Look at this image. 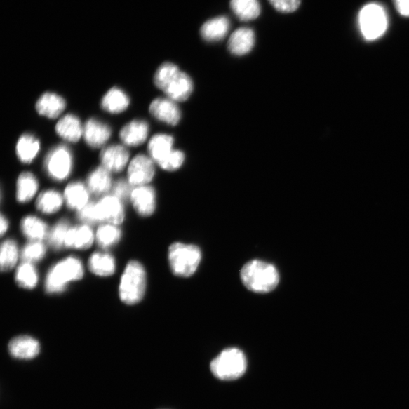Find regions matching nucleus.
Here are the masks:
<instances>
[{
	"label": "nucleus",
	"instance_id": "obj_1",
	"mask_svg": "<svg viewBox=\"0 0 409 409\" xmlns=\"http://www.w3.org/2000/svg\"><path fill=\"white\" fill-rule=\"evenodd\" d=\"M84 268L77 257L70 256L57 262L47 273L45 279V290L48 294L62 293L69 283L83 279Z\"/></svg>",
	"mask_w": 409,
	"mask_h": 409
},
{
	"label": "nucleus",
	"instance_id": "obj_2",
	"mask_svg": "<svg viewBox=\"0 0 409 409\" xmlns=\"http://www.w3.org/2000/svg\"><path fill=\"white\" fill-rule=\"evenodd\" d=\"M245 287L250 290L265 293L277 288L279 274L271 264L260 260H253L246 263L241 273Z\"/></svg>",
	"mask_w": 409,
	"mask_h": 409
},
{
	"label": "nucleus",
	"instance_id": "obj_3",
	"mask_svg": "<svg viewBox=\"0 0 409 409\" xmlns=\"http://www.w3.org/2000/svg\"><path fill=\"white\" fill-rule=\"evenodd\" d=\"M147 290V273L138 261H130L121 278L119 295L121 301L128 306L137 305L144 299Z\"/></svg>",
	"mask_w": 409,
	"mask_h": 409
},
{
	"label": "nucleus",
	"instance_id": "obj_4",
	"mask_svg": "<svg viewBox=\"0 0 409 409\" xmlns=\"http://www.w3.org/2000/svg\"><path fill=\"white\" fill-rule=\"evenodd\" d=\"M202 254L195 245L175 243L168 250V261L171 271L179 277H190L201 264Z\"/></svg>",
	"mask_w": 409,
	"mask_h": 409
},
{
	"label": "nucleus",
	"instance_id": "obj_5",
	"mask_svg": "<svg viewBox=\"0 0 409 409\" xmlns=\"http://www.w3.org/2000/svg\"><path fill=\"white\" fill-rule=\"evenodd\" d=\"M247 368V360L239 348H227L215 358L210 364L211 372L217 379L234 380L241 377Z\"/></svg>",
	"mask_w": 409,
	"mask_h": 409
},
{
	"label": "nucleus",
	"instance_id": "obj_6",
	"mask_svg": "<svg viewBox=\"0 0 409 409\" xmlns=\"http://www.w3.org/2000/svg\"><path fill=\"white\" fill-rule=\"evenodd\" d=\"M359 25L366 40H377L387 29L388 19L384 8L376 4L366 5L359 13Z\"/></svg>",
	"mask_w": 409,
	"mask_h": 409
},
{
	"label": "nucleus",
	"instance_id": "obj_7",
	"mask_svg": "<svg viewBox=\"0 0 409 409\" xmlns=\"http://www.w3.org/2000/svg\"><path fill=\"white\" fill-rule=\"evenodd\" d=\"M73 156L69 147L56 146L46 155L44 168L46 173L56 182H62L72 173Z\"/></svg>",
	"mask_w": 409,
	"mask_h": 409
},
{
	"label": "nucleus",
	"instance_id": "obj_8",
	"mask_svg": "<svg viewBox=\"0 0 409 409\" xmlns=\"http://www.w3.org/2000/svg\"><path fill=\"white\" fill-rule=\"evenodd\" d=\"M99 224L120 225L125 221L126 211L123 202L113 195L106 196L95 203Z\"/></svg>",
	"mask_w": 409,
	"mask_h": 409
},
{
	"label": "nucleus",
	"instance_id": "obj_9",
	"mask_svg": "<svg viewBox=\"0 0 409 409\" xmlns=\"http://www.w3.org/2000/svg\"><path fill=\"white\" fill-rule=\"evenodd\" d=\"M156 173L154 160L139 154L130 161L128 170V182L135 187L145 186L153 180Z\"/></svg>",
	"mask_w": 409,
	"mask_h": 409
},
{
	"label": "nucleus",
	"instance_id": "obj_10",
	"mask_svg": "<svg viewBox=\"0 0 409 409\" xmlns=\"http://www.w3.org/2000/svg\"><path fill=\"white\" fill-rule=\"evenodd\" d=\"M130 201L142 217H149L156 211V193L153 187L145 185L133 189Z\"/></svg>",
	"mask_w": 409,
	"mask_h": 409
},
{
	"label": "nucleus",
	"instance_id": "obj_11",
	"mask_svg": "<svg viewBox=\"0 0 409 409\" xmlns=\"http://www.w3.org/2000/svg\"><path fill=\"white\" fill-rule=\"evenodd\" d=\"M175 102L168 98H157L150 104L149 112L157 120L175 126L182 119V112Z\"/></svg>",
	"mask_w": 409,
	"mask_h": 409
},
{
	"label": "nucleus",
	"instance_id": "obj_12",
	"mask_svg": "<svg viewBox=\"0 0 409 409\" xmlns=\"http://www.w3.org/2000/svg\"><path fill=\"white\" fill-rule=\"evenodd\" d=\"M100 157L102 166L110 173H119L126 167L130 153L125 147L111 145L101 151Z\"/></svg>",
	"mask_w": 409,
	"mask_h": 409
},
{
	"label": "nucleus",
	"instance_id": "obj_13",
	"mask_svg": "<svg viewBox=\"0 0 409 409\" xmlns=\"http://www.w3.org/2000/svg\"><path fill=\"white\" fill-rule=\"evenodd\" d=\"M8 353L15 358L29 360L40 354L41 345L31 336H18L9 341Z\"/></svg>",
	"mask_w": 409,
	"mask_h": 409
},
{
	"label": "nucleus",
	"instance_id": "obj_14",
	"mask_svg": "<svg viewBox=\"0 0 409 409\" xmlns=\"http://www.w3.org/2000/svg\"><path fill=\"white\" fill-rule=\"evenodd\" d=\"M194 90V83L189 76L180 71L166 86L163 92L175 102L187 100Z\"/></svg>",
	"mask_w": 409,
	"mask_h": 409
},
{
	"label": "nucleus",
	"instance_id": "obj_15",
	"mask_svg": "<svg viewBox=\"0 0 409 409\" xmlns=\"http://www.w3.org/2000/svg\"><path fill=\"white\" fill-rule=\"evenodd\" d=\"M112 130L107 123L90 119L83 127V138L87 145L93 149L102 147L109 140Z\"/></svg>",
	"mask_w": 409,
	"mask_h": 409
},
{
	"label": "nucleus",
	"instance_id": "obj_16",
	"mask_svg": "<svg viewBox=\"0 0 409 409\" xmlns=\"http://www.w3.org/2000/svg\"><path fill=\"white\" fill-rule=\"evenodd\" d=\"M96 235L94 234L90 226L82 224L70 227L66 236L65 247L75 250H88L90 248Z\"/></svg>",
	"mask_w": 409,
	"mask_h": 409
},
{
	"label": "nucleus",
	"instance_id": "obj_17",
	"mask_svg": "<svg viewBox=\"0 0 409 409\" xmlns=\"http://www.w3.org/2000/svg\"><path fill=\"white\" fill-rule=\"evenodd\" d=\"M149 131V125L147 121L134 120L122 128L119 133V138L127 146L138 147L146 141Z\"/></svg>",
	"mask_w": 409,
	"mask_h": 409
},
{
	"label": "nucleus",
	"instance_id": "obj_18",
	"mask_svg": "<svg viewBox=\"0 0 409 409\" xmlns=\"http://www.w3.org/2000/svg\"><path fill=\"white\" fill-rule=\"evenodd\" d=\"M65 107V100L60 95L51 92L43 93L36 103L37 112L51 119L58 118Z\"/></svg>",
	"mask_w": 409,
	"mask_h": 409
},
{
	"label": "nucleus",
	"instance_id": "obj_19",
	"mask_svg": "<svg viewBox=\"0 0 409 409\" xmlns=\"http://www.w3.org/2000/svg\"><path fill=\"white\" fill-rule=\"evenodd\" d=\"M255 41V33L251 28L240 27L232 34L228 41V50L235 55H243L253 49Z\"/></svg>",
	"mask_w": 409,
	"mask_h": 409
},
{
	"label": "nucleus",
	"instance_id": "obj_20",
	"mask_svg": "<svg viewBox=\"0 0 409 409\" xmlns=\"http://www.w3.org/2000/svg\"><path fill=\"white\" fill-rule=\"evenodd\" d=\"M90 192L80 182H72L66 187L64 192V199L66 205L72 210H81L89 203Z\"/></svg>",
	"mask_w": 409,
	"mask_h": 409
},
{
	"label": "nucleus",
	"instance_id": "obj_21",
	"mask_svg": "<svg viewBox=\"0 0 409 409\" xmlns=\"http://www.w3.org/2000/svg\"><path fill=\"white\" fill-rule=\"evenodd\" d=\"M55 131L65 141L78 142L83 135L81 120L76 116L69 114L56 123Z\"/></svg>",
	"mask_w": 409,
	"mask_h": 409
},
{
	"label": "nucleus",
	"instance_id": "obj_22",
	"mask_svg": "<svg viewBox=\"0 0 409 409\" xmlns=\"http://www.w3.org/2000/svg\"><path fill=\"white\" fill-rule=\"evenodd\" d=\"M229 30V19L225 16H220L204 23L201 27V34L205 41L215 42L224 39Z\"/></svg>",
	"mask_w": 409,
	"mask_h": 409
},
{
	"label": "nucleus",
	"instance_id": "obj_23",
	"mask_svg": "<svg viewBox=\"0 0 409 409\" xmlns=\"http://www.w3.org/2000/svg\"><path fill=\"white\" fill-rule=\"evenodd\" d=\"M90 271L99 277H109L115 274L116 262L114 256L108 253H94L88 261Z\"/></svg>",
	"mask_w": 409,
	"mask_h": 409
},
{
	"label": "nucleus",
	"instance_id": "obj_24",
	"mask_svg": "<svg viewBox=\"0 0 409 409\" xmlns=\"http://www.w3.org/2000/svg\"><path fill=\"white\" fill-rule=\"evenodd\" d=\"M110 173V171L103 166L92 170L87 180L90 193L100 196L109 192L112 187V180Z\"/></svg>",
	"mask_w": 409,
	"mask_h": 409
},
{
	"label": "nucleus",
	"instance_id": "obj_25",
	"mask_svg": "<svg viewBox=\"0 0 409 409\" xmlns=\"http://www.w3.org/2000/svg\"><path fill=\"white\" fill-rule=\"evenodd\" d=\"M40 150L39 140L31 134H24L18 140L16 154L22 163H32Z\"/></svg>",
	"mask_w": 409,
	"mask_h": 409
},
{
	"label": "nucleus",
	"instance_id": "obj_26",
	"mask_svg": "<svg viewBox=\"0 0 409 409\" xmlns=\"http://www.w3.org/2000/svg\"><path fill=\"white\" fill-rule=\"evenodd\" d=\"M21 231L30 241H42L49 234L48 226L34 215H27L21 222Z\"/></svg>",
	"mask_w": 409,
	"mask_h": 409
},
{
	"label": "nucleus",
	"instance_id": "obj_27",
	"mask_svg": "<svg viewBox=\"0 0 409 409\" xmlns=\"http://www.w3.org/2000/svg\"><path fill=\"white\" fill-rule=\"evenodd\" d=\"M130 105V98L128 94L118 88L110 89L101 101V107L103 110L112 113L119 114L126 111Z\"/></svg>",
	"mask_w": 409,
	"mask_h": 409
},
{
	"label": "nucleus",
	"instance_id": "obj_28",
	"mask_svg": "<svg viewBox=\"0 0 409 409\" xmlns=\"http://www.w3.org/2000/svg\"><path fill=\"white\" fill-rule=\"evenodd\" d=\"M175 140L168 135H156L151 138L148 145V152L152 159L158 164L167 157L173 149Z\"/></svg>",
	"mask_w": 409,
	"mask_h": 409
},
{
	"label": "nucleus",
	"instance_id": "obj_29",
	"mask_svg": "<svg viewBox=\"0 0 409 409\" xmlns=\"http://www.w3.org/2000/svg\"><path fill=\"white\" fill-rule=\"evenodd\" d=\"M16 199L18 203H27L35 196L39 183L31 173H22L19 175L16 185Z\"/></svg>",
	"mask_w": 409,
	"mask_h": 409
},
{
	"label": "nucleus",
	"instance_id": "obj_30",
	"mask_svg": "<svg viewBox=\"0 0 409 409\" xmlns=\"http://www.w3.org/2000/svg\"><path fill=\"white\" fill-rule=\"evenodd\" d=\"M64 196L55 189L45 190L38 196L36 207L38 211L45 215H53L60 210Z\"/></svg>",
	"mask_w": 409,
	"mask_h": 409
},
{
	"label": "nucleus",
	"instance_id": "obj_31",
	"mask_svg": "<svg viewBox=\"0 0 409 409\" xmlns=\"http://www.w3.org/2000/svg\"><path fill=\"white\" fill-rule=\"evenodd\" d=\"M230 5L234 13L243 22L254 20L261 13L259 0H231Z\"/></svg>",
	"mask_w": 409,
	"mask_h": 409
},
{
	"label": "nucleus",
	"instance_id": "obj_32",
	"mask_svg": "<svg viewBox=\"0 0 409 409\" xmlns=\"http://www.w3.org/2000/svg\"><path fill=\"white\" fill-rule=\"evenodd\" d=\"M122 232L118 225L103 224L96 233L97 243L102 249H109L121 240Z\"/></svg>",
	"mask_w": 409,
	"mask_h": 409
},
{
	"label": "nucleus",
	"instance_id": "obj_33",
	"mask_svg": "<svg viewBox=\"0 0 409 409\" xmlns=\"http://www.w3.org/2000/svg\"><path fill=\"white\" fill-rule=\"evenodd\" d=\"M15 279L19 287L32 290L36 287L39 281V274L34 264L22 262L17 268Z\"/></svg>",
	"mask_w": 409,
	"mask_h": 409
},
{
	"label": "nucleus",
	"instance_id": "obj_34",
	"mask_svg": "<svg viewBox=\"0 0 409 409\" xmlns=\"http://www.w3.org/2000/svg\"><path fill=\"white\" fill-rule=\"evenodd\" d=\"M17 243L13 239H7L1 245L0 252V268L3 272H8L15 268L18 261Z\"/></svg>",
	"mask_w": 409,
	"mask_h": 409
},
{
	"label": "nucleus",
	"instance_id": "obj_35",
	"mask_svg": "<svg viewBox=\"0 0 409 409\" xmlns=\"http://www.w3.org/2000/svg\"><path fill=\"white\" fill-rule=\"evenodd\" d=\"M70 229L68 220H61L49 232L46 237L47 243L54 250H60L65 247L66 236Z\"/></svg>",
	"mask_w": 409,
	"mask_h": 409
},
{
	"label": "nucleus",
	"instance_id": "obj_36",
	"mask_svg": "<svg viewBox=\"0 0 409 409\" xmlns=\"http://www.w3.org/2000/svg\"><path fill=\"white\" fill-rule=\"evenodd\" d=\"M46 254V246L42 241H31L26 244L21 253L23 262L34 264L43 260Z\"/></svg>",
	"mask_w": 409,
	"mask_h": 409
},
{
	"label": "nucleus",
	"instance_id": "obj_37",
	"mask_svg": "<svg viewBox=\"0 0 409 409\" xmlns=\"http://www.w3.org/2000/svg\"><path fill=\"white\" fill-rule=\"evenodd\" d=\"M180 72L177 66L173 63L166 62L160 66L154 76L156 87L163 91L168 81Z\"/></svg>",
	"mask_w": 409,
	"mask_h": 409
},
{
	"label": "nucleus",
	"instance_id": "obj_38",
	"mask_svg": "<svg viewBox=\"0 0 409 409\" xmlns=\"http://www.w3.org/2000/svg\"><path fill=\"white\" fill-rule=\"evenodd\" d=\"M185 160V155L183 152L174 149L167 157L159 161L158 165L163 170L175 171L183 166Z\"/></svg>",
	"mask_w": 409,
	"mask_h": 409
},
{
	"label": "nucleus",
	"instance_id": "obj_39",
	"mask_svg": "<svg viewBox=\"0 0 409 409\" xmlns=\"http://www.w3.org/2000/svg\"><path fill=\"white\" fill-rule=\"evenodd\" d=\"M132 185L125 180H119L112 187V195L117 197L121 202L127 201L130 198L133 192Z\"/></svg>",
	"mask_w": 409,
	"mask_h": 409
},
{
	"label": "nucleus",
	"instance_id": "obj_40",
	"mask_svg": "<svg viewBox=\"0 0 409 409\" xmlns=\"http://www.w3.org/2000/svg\"><path fill=\"white\" fill-rule=\"evenodd\" d=\"M79 220L83 224L89 226L99 224L95 203H89L81 210L78 212Z\"/></svg>",
	"mask_w": 409,
	"mask_h": 409
},
{
	"label": "nucleus",
	"instance_id": "obj_41",
	"mask_svg": "<svg viewBox=\"0 0 409 409\" xmlns=\"http://www.w3.org/2000/svg\"><path fill=\"white\" fill-rule=\"evenodd\" d=\"M279 12L290 13L297 11L301 5V0H269Z\"/></svg>",
	"mask_w": 409,
	"mask_h": 409
},
{
	"label": "nucleus",
	"instance_id": "obj_42",
	"mask_svg": "<svg viewBox=\"0 0 409 409\" xmlns=\"http://www.w3.org/2000/svg\"><path fill=\"white\" fill-rule=\"evenodd\" d=\"M394 4L399 14L409 17V0H394Z\"/></svg>",
	"mask_w": 409,
	"mask_h": 409
},
{
	"label": "nucleus",
	"instance_id": "obj_43",
	"mask_svg": "<svg viewBox=\"0 0 409 409\" xmlns=\"http://www.w3.org/2000/svg\"><path fill=\"white\" fill-rule=\"evenodd\" d=\"M0 226H1V235L4 236L8 231L9 224L7 218L1 215V220H0Z\"/></svg>",
	"mask_w": 409,
	"mask_h": 409
}]
</instances>
